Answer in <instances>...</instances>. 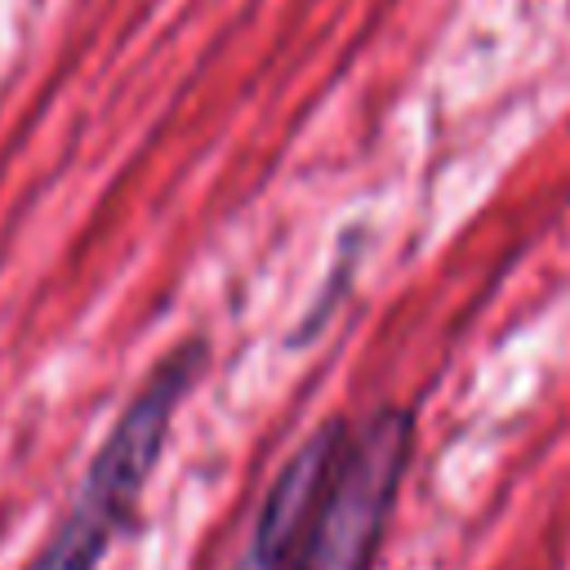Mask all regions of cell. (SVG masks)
I'll list each match as a JSON object with an SVG mask.
<instances>
[{
    "mask_svg": "<svg viewBox=\"0 0 570 570\" xmlns=\"http://www.w3.org/2000/svg\"><path fill=\"white\" fill-rule=\"evenodd\" d=\"M410 414L321 423L276 472L232 570H370L410 468Z\"/></svg>",
    "mask_w": 570,
    "mask_h": 570,
    "instance_id": "cell-1",
    "label": "cell"
},
{
    "mask_svg": "<svg viewBox=\"0 0 570 570\" xmlns=\"http://www.w3.org/2000/svg\"><path fill=\"white\" fill-rule=\"evenodd\" d=\"M196 370H200V343H187L174 356H165V365L142 383V392L125 405L111 436L94 454V463L76 490V503L67 508L62 525L49 534V543L31 561V570H98L102 552L111 548L116 530L125 525L129 508L138 503V494L165 450L174 410H178L183 392L191 387Z\"/></svg>",
    "mask_w": 570,
    "mask_h": 570,
    "instance_id": "cell-2",
    "label": "cell"
}]
</instances>
